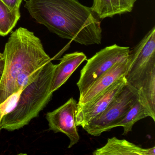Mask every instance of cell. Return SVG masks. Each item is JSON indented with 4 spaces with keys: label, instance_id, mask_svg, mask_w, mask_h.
Segmentation results:
<instances>
[{
    "label": "cell",
    "instance_id": "16",
    "mask_svg": "<svg viewBox=\"0 0 155 155\" xmlns=\"http://www.w3.org/2000/svg\"><path fill=\"white\" fill-rule=\"evenodd\" d=\"M2 2L11 9L16 12H20V8L23 0H2Z\"/></svg>",
    "mask_w": 155,
    "mask_h": 155
},
{
    "label": "cell",
    "instance_id": "5",
    "mask_svg": "<svg viewBox=\"0 0 155 155\" xmlns=\"http://www.w3.org/2000/svg\"><path fill=\"white\" fill-rule=\"evenodd\" d=\"M138 99L137 90L127 83L122 90L99 116L82 127L91 136L109 131L122 119Z\"/></svg>",
    "mask_w": 155,
    "mask_h": 155
},
{
    "label": "cell",
    "instance_id": "7",
    "mask_svg": "<svg viewBox=\"0 0 155 155\" xmlns=\"http://www.w3.org/2000/svg\"><path fill=\"white\" fill-rule=\"evenodd\" d=\"M77 110L78 103L71 97L57 109L46 114L50 130L55 133L61 132L69 138L68 148L72 147L80 140L75 120Z\"/></svg>",
    "mask_w": 155,
    "mask_h": 155
},
{
    "label": "cell",
    "instance_id": "9",
    "mask_svg": "<svg viewBox=\"0 0 155 155\" xmlns=\"http://www.w3.org/2000/svg\"><path fill=\"white\" fill-rule=\"evenodd\" d=\"M128 64V56L117 61L91 86L84 96L79 98L78 105H83L93 100L110 86L125 78Z\"/></svg>",
    "mask_w": 155,
    "mask_h": 155
},
{
    "label": "cell",
    "instance_id": "6",
    "mask_svg": "<svg viewBox=\"0 0 155 155\" xmlns=\"http://www.w3.org/2000/svg\"><path fill=\"white\" fill-rule=\"evenodd\" d=\"M130 50L129 47L114 44L102 49L87 60V63L81 71L80 77L77 83L80 92L79 98L84 96L88 89L99 77L119 61L127 58Z\"/></svg>",
    "mask_w": 155,
    "mask_h": 155
},
{
    "label": "cell",
    "instance_id": "13",
    "mask_svg": "<svg viewBox=\"0 0 155 155\" xmlns=\"http://www.w3.org/2000/svg\"><path fill=\"white\" fill-rule=\"evenodd\" d=\"M138 99L155 121V68L149 71L137 91Z\"/></svg>",
    "mask_w": 155,
    "mask_h": 155
},
{
    "label": "cell",
    "instance_id": "2",
    "mask_svg": "<svg viewBox=\"0 0 155 155\" xmlns=\"http://www.w3.org/2000/svg\"><path fill=\"white\" fill-rule=\"evenodd\" d=\"M2 54L4 67L0 81V113L2 117L13 97L51 61L39 38L21 27L12 33Z\"/></svg>",
    "mask_w": 155,
    "mask_h": 155
},
{
    "label": "cell",
    "instance_id": "18",
    "mask_svg": "<svg viewBox=\"0 0 155 155\" xmlns=\"http://www.w3.org/2000/svg\"><path fill=\"white\" fill-rule=\"evenodd\" d=\"M3 59V55L2 53H0V60Z\"/></svg>",
    "mask_w": 155,
    "mask_h": 155
},
{
    "label": "cell",
    "instance_id": "3",
    "mask_svg": "<svg viewBox=\"0 0 155 155\" xmlns=\"http://www.w3.org/2000/svg\"><path fill=\"white\" fill-rule=\"evenodd\" d=\"M56 66L49 61L21 88L13 107L2 117V129L11 131L20 129L38 116L52 98L51 84Z\"/></svg>",
    "mask_w": 155,
    "mask_h": 155
},
{
    "label": "cell",
    "instance_id": "4",
    "mask_svg": "<svg viewBox=\"0 0 155 155\" xmlns=\"http://www.w3.org/2000/svg\"><path fill=\"white\" fill-rule=\"evenodd\" d=\"M125 78L128 84L137 90L141 87L147 75L155 68V27L131 50Z\"/></svg>",
    "mask_w": 155,
    "mask_h": 155
},
{
    "label": "cell",
    "instance_id": "14",
    "mask_svg": "<svg viewBox=\"0 0 155 155\" xmlns=\"http://www.w3.org/2000/svg\"><path fill=\"white\" fill-rule=\"evenodd\" d=\"M147 117H151V115L138 99L122 119L112 126V129L117 127H122L124 130L123 135H127L132 130L133 126L137 121Z\"/></svg>",
    "mask_w": 155,
    "mask_h": 155
},
{
    "label": "cell",
    "instance_id": "12",
    "mask_svg": "<svg viewBox=\"0 0 155 155\" xmlns=\"http://www.w3.org/2000/svg\"><path fill=\"white\" fill-rule=\"evenodd\" d=\"M137 0H93L91 10L99 19L130 12Z\"/></svg>",
    "mask_w": 155,
    "mask_h": 155
},
{
    "label": "cell",
    "instance_id": "8",
    "mask_svg": "<svg viewBox=\"0 0 155 155\" xmlns=\"http://www.w3.org/2000/svg\"><path fill=\"white\" fill-rule=\"evenodd\" d=\"M125 78L121 79L104 91L90 102L78 105L75 117L77 127H83L99 116L122 90L127 84Z\"/></svg>",
    "mask_w": 155,
    "mask_h": 155
},
{
    "label": "cell",
    "instance_id": "17",
    "mask_svg": "<svg viewBox=\"0 0 155 155\" xmlns=\"http://www.w3.org/2000/svg\"><path fill=\"white\" fill-rule=\"evenodd\" d=\"M2 117V116L0 113V131H1L2 130V126L1 124V120Z\"/></svg>",
    "mask_w": 155,
    "mask_h": 155
},
{
    "label": "cell",
    "instance_id": "1",
    "mask_svg": "<svg viewBox=\"0 0 155 155\" xmlns=\"http://www.w3.org/2000/svg\"><path fill=\"white\" fill-rule=\"evenodd\" d=\"M24 7L38 23L62 38L85 46L101 44L99 19L77 0H27Z\"/></svg>",
    "mask_w": 155,
    "mask_h": 155
},
{
    "label": "cell",
    "instance_id": "15",
    "mask_svg": "<svg viewBox=\"0 0 155 155\" xmlns=\"http://www.w3.org/2000/svg\"><path fill=\"white\" fill-rule=\"evenodd\" d=\"M20 17V12L12 10L0 0V35L4 37L11 32Z\"/></svg>",
    "mask_w": 155,
    "mask_h": 155
},
{
    "label": "cell",
    "instance_id": "11",
    "mask_svg": "<svg viewBox=\"0 0 155 155\" xmlns=\"http://www.w3.org/2000/svg\"><path fill=\"white\" fill-rule=\"evenodd\" d=\"M94 155H155V147L144 148L125 139L113 137L102 147L93 151Z\"/></svg>",
    "mask_w": 155,
    "mask_h": 155
},
{
    "label": "cell",
    "instance_id": "10",
    "mask_svg": "<svg viewBox=\"0 0 155 155\" xmlns=\"http://www.w3.org/2000/svg\"><path fill=\"white\" fill-rule=\"evenodd\" d=\"M86 60L87 56L82 52L76 51L63 56L54 69L51 84V92L53 93L65 84L79 66Z\"/></svg>",
    "mask_w": 155,
    "mask_h": 155
}]
</instances>
